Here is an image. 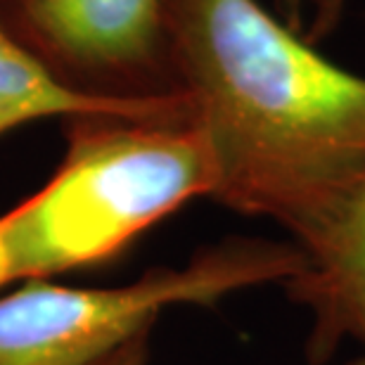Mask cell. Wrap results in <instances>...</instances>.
Listing matches in <instances>:
<instances>
[{
	"label": "cell",
	"mask_w": 365,
	"mask_h": 365,
	"mask_svg": "<svg viewBox=\"0 0 365 365\" xmlns=\"http://www.w3.org/2000/svg\"><path fill=\"white\" fill-rule=\"evenodd\" d=\"M351 3L354 0H313L309 17H306V24H304V31H302L304 38L313 43V46L325 41L327 36L339 26L341 17L346 14Z\"/></svg>",
	"instance_id": "52a82bcc"
},
{
	"label": "cell",
	"mask_w": 365,
	"mask_h": 365,
	"mask_svg": "<svg viewBox=\"0 0 365 365\" xmlns=\"http://www.w3.org/2000/svg\"><path fill=\"white\" fill-rule=\"evenodd\" d=\"M62 162L0 214V292L119 259L138 237L216 185L195 123L81 116L64 121Z\"/></svg>",
	"instance_id": "7a4b0ae2"
},
{
	"label": "cell",
	"mask_w": 365,
	"mask_h": 365,
	"mask_svg": "<svg viewBox=\"0 0 365 365\" xmlns=\"http://www.w3.org/2000/svg\"><path fill=\"white\" fill-rule=\"evenodd\" d=\"M299 250L304 268L280 287L292 304L309 311L306 361L327 365L344 341L365 351V185L316 240Z\"/></svg>",
	"instance_id": "5b68a950"
},
{
	"label": "cell",
	"mask_w": 365,
	"mask_h": 365,
	"mask_svg": "<svg viewBox=\"0 0 365 365\" xmlns=\"http://www.w3.org/2000/svg\"><path fill=\"white\" fill-rule=\"evenodd\" d=\"M112 116L128 121L192 123L185 93L121 98L83 91L41 60L0 12V135L31 121Z\"/></svg>",
	"instance_id": "8992f818"
},
{
	"label": "cell",
	"mask_w": 365,
	"mask_h": 365,
	"mask_svg": "<svg viewBox=\"0 0 365 365\" xmlns=\"http://www.w3.org/2000/svg\"><path fill=\"white\" fill-rule=\"evenodd\" d=\"M166 0H7V26L62 78L121 98L178 93Z\"/></svg>",
	"instance_id": "277c9868"
},
{
	"label": "cell",
	"mask_w": 365,
	"mask_h": 365,
	"mask_svg": "<svg viewBox=\"0 0 365 365\" xmlns=\"http://www.w3.org/2000/svg\"><path fill=\"white\" fill-rule=\"evenodd\" d=\"M164 31L214 162L211 200L306 247L365 185V76L261 0H166Z\"/></svg>",
	"instance_id": "6da1fadb"
},
{
	"label": "cell",
	"mask_w": 365,
	"mask_h": 365,
	"mask_svg": "<svg viewBox=\"0 0 365 365\" xmlns=\"http://www.w3.org/2000/svg\"><path fill=\"white\" fill-rule=\"evenodd\" d=\"M302 268L292 240L225 237L182 266L150 268L114 287L24 282L0 294V365H93L155 330L164 311L214 309L237 292L282 284Z\"/></svg>",
	"instance_id": "3957f363"
},
{
	"label": "cell",
	"mask_w": 365,
	"mask_h": 365,
	"mask_svg": "<svg viewBox=\"0 0 365 365\" xmlns=\"http://www.w3.org/2000/svg\"><path fill=\"white\" fill-rule=\"evenodd\" d=\"M313 0H273V12L280 17L284 24L292 26L294 31L302 34L306 17H309Z\"/></svg>",
	"instance_id": "9c48e42d"
},
{
	"label": "cell",
	"mask_w": 365,
	"mask_h": 365,
	"mask_svg": "<svg viewBox=\"0 0 365 365\" xmlns=\"http://www.w3.org/2000/svg\"><path fill=\"white\" fill-rule=\"evenodd\" d=\"M152 330L138 334L135 339L126 341L123 346L114 349L105 359H100L93 365H150L152 359Z\"/></svg>",
	"instance_id": "ba28073f"
},
{
	"label": "cell",
	"mask_w": 365,
	"mask_h": 365,
	"mask_svg": "<svg viewBox=\"0 0 365 365\" xmlns=\"http://www.w3.org/2000/svg\"><path fill=\"white\" fill-rule=\"evenodd\" d=\"M346 365H365V351L359 356V359H354L351 363H346Z\"/></svg>",
	"instance_id": "30bf717a"
}]
</instances>
